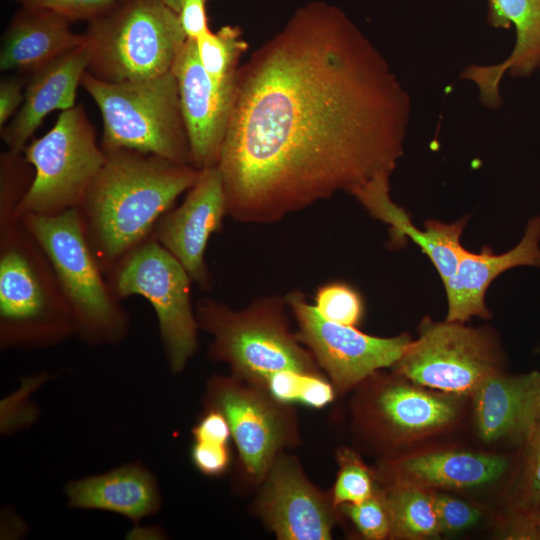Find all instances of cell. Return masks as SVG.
Instances as JSON below:
<instances>
[{"label": "cell", "mask_w": 540, "mask_h": 540, "mask_svg": "<svg viewBox=\"0 0 540 540\" xmlns=\"http://www.w3.org/2000/svg\"><path fill=\"white\" fill-rule=\"evenodd\" d=\"M410 113L408 92L349 17L307 4L237 70L217 163L227 215L278 222L391 176Z\"/></svg>", "instance_id": "cell-1"}, {"label": "cell", "mask_w": 540, "mask_h": 540, "mask_svg": "<svg viewBox=\"0 0 540 540\" xmlns=\"http://www.w3.org/2000/svg\"><path fill=\"white\" fill-rule=\"evenodd\" d=\"M104 151L105 162L79 210L90 247L107 275L151 235L200 170L134 149Z\"/></svg>", "instance_id": "cell-2"}, {"label": "cell", "mask_w": 540, "mask_h": 540, "mask_svg": "<svg viewBox=\"0 0 540 540\" xmlns=\"http://www.w3.org/2000/svg\"><path fill=\"white\" fill-rule=\"evenodd\" d=\"M76 333L46 254L17 211L0 212V344L35 349Z\"/></svg>", "instance_id": "cell-3"}, {"label": "cell", "mask_w": 540, "mask_h": 540, "mask_svg": "<svg viewBox=\"0 0 540 540\" xmlns=\"http://www.w3.org/2000/svg\"><path fill=\"white\" fill-rule=\"evenodd\" d=\"M22 218L49 259L76 333L92 345L121 341L129 317L90 247L79 208Z\"/></svg>", "instance_id": "cell-4"}, {"label": "cell", "mask_w": 540, "mask_h": 540, "mask_svg": "<svg viewBox=\"0 0 540 540\" xmlns=\"http://www.w3.org/2000/svg\"><path fill=\"white\" fill-rule=\"evenodd\" d=\"M87 71L110 82L149 79L172 69L187 40L163 0H122L82 34Z\"/></svg>", "instance_id": "cell-5"}, {"label": "cell", "mask_w": 540, "mask_h": 540, "mask_svg": "<svg viewBox=\"0 0 540 540\" xmlns=\"http://www.w3.org/2000/svg\"><path fill=\"white\" fill-rule=\"evenodd\" d=\"M80 85L101 112L103 150L134 149L193 166L172 69L120 82L98 79L86 70Z\"/></svg>", "instance_id": "cell-6"}, {"label": "cell", "mask_w": 540, "mask_h": 540, "mask_svg": "<svg viewBox=\"0 0 540 540\" xmlns=\"http://www.w3.org/2000/svg\"><path fill=\"white\" fill-rule=\"evenodd\" d=\"M285 298L266 296L247 308L234 310L213 299H201L196 307L199 327L213 337L210 354L256 380L291 370L312 374L309 355L289 333Z\"/></svg>", "instance_id": "cell-7"}, {"label": "cell", "mask_w": 540, "mask_h": 540, "mask_svg": "<svg viewBox=\"0 0 540 540\" xmlns=\"http://www.w3.org/2000/svg\"><path fill=\"white\" fill-rule=\"evenodd\" d=\"M22 153L34 177L18 206L21 216L79 208L106 157L82 104L61 111L54 126Z\"/></svg>", "instance_id": "cell-8"}, {"label": "cell", "mask_w": 540, "mask_h": 540, "mask_svg": "<svg viewBox=\"0 0 540 540\" xmlns=\"http://www.w3.org/2000/svg\"><path fill=\"white\" fill-rule=\"evenodd\" d=\"M119 299L142 296L157 316L171 369L181 371L197 349L191 278L182 264L152 235L123 256L107 273Z\"/></svg>", "instance_id": "cell-9"}, {"label": "cell", "mask_w": 540, "mask_h": 540, "mask_svg": "<svg viewBox=\"0 0 540 540\" xmlns=\"http://www.w3.org/2000/svg\"><path fill=\"white\" fill-rule=\"evenodd\" d=\"M418 333L394 365L411 383L470 396L481 382L501 371V353L486 329L425 317Z\"/></svg>", "instance_id": "cell-10"}, {"label": "cell", "mask_w": 540, "mask_h": 540, "mask_svg": "<svg viewBox=\"0 0 540 540\" xmlns=\"http://www.w3.org/2000/svg\"><path fill=\"white\" fill-rule=\"evenodd\" d=\"M284 298L298 323L297 339L311 349L339 389L351 387L377 369L394 366L411 342L408 334L381 338L329 321L300 291Z\"/></svg>", "instance_id": "cell-11"}, {"label": "cell", "mask_w": 540, "mask_h": 540, "mask_svg": "<svg viewBox=\"0 0 540 540\" xmlns=\"http://www.w3.org/2000/svg\"><path fill=\"white\" fill-rule=\"evenodd\" d=\"M227 215L222 175L217 166L201 169L194 185L176 208L167 211L151 235L185 268L203 290L212 285L205 252L212 234Z\"/></svg>", "instance_id": "cell-12"}, {"label": "cell", "mask_w": 540, "mask_h": 540, "mask_svg": "<svg viewBox=\"0 0 540 540\" xmlns=\"http://www.w3.org/2000/svg\"><path fill=\"white\" fill-rule=\"evenodd\" d=\"M192 165L217 166L232 111L235 78L215 83L200 63L196 42L187 38L172 66Z\"/></svg>", "instance_id": "cell-13"}, {"label": "cell", "mask_w": 540, "mask_h": 540, "mask_svg": "<svg viewBox=\"0 0 540 540\" xmlns=\"http://www.w3.org/2000/svg\"><path fill=\"white\" fill-rule=\"evenodd\" d=\"M470 396L475 426L483 441L524 444L540 419V371L517 375L497 372Z\"/></svg>", "instance_id": "cell-14"}, {"label": "cell", "mask_w": 540, "mask_h": 540, "mask_svg": "<svg viewBox=\"0 0 540 540\" xmlns=\"http://www.w3.org/2000/svg\"><path fill=\"white\" fill-rule=\"evenodd\" d=\"M519 266L540 268V216L527 222L519 243L507 252L494 254L489 247L480 253L465 251L456 271L444 284L446 320L466 322L472 317L490 318L485 295L490 284L503 272Z\"/></svg>", "instance_id": "cell-15"}, {"label": "cell", "mask_w": 540, "mask_h": 540, "mask_svg": "<svg viewBox=\"0 0 540 540\" xmlns=\"http://www.w3.org/2000/svg\"><path fill=\"white\" fill-rule=\"evenodd\" d=\"M87 67L88 56L82 44L28 74L23 103L0 130L7 150L22 153L49 113L76 105L77 87Z\"/></svg>", "instance_id": "cell-16"}, {"label": "cell", "mask_w": 540, "mask_h": 540, "mask_svg": "<svg viewBox=\"0 0 540 540\" xmlns=\"http://www.w3.org/2000/svg\"><path fill=\"white\" fill-rule=\"evenodd\" d=\"M487 20L495 28L513 26L515 45L502 62L470 65L461 77L477 86L487 108H497L502 103L499 85L506 73L529 77L540 68V0H488Z\"/></svg>", "instance_id": "cell-17"}, {"label": "cell", "mask_w": 540, "mask_h": 540, "mask_svg": "<svg viewBox=\"0 0 540 540\" xmlns=\"http://www.w3.org/2000/svg\"><path fill=\"white\" fill-rule=\"evenodd\" d=\"M262 509L280 539L331 538V518L323 499L288 461H280L272 467Z\"/></svg>", "instance_id": "cell-18"}, {"label": "cell", "mask_w": 540, "mask_h": 540, "mask_svg": "<svg viewBox=\"0 0 540 540\" xmlns=\"http://www.w3.org/2000/svg\"><path fill=\"white\" fill-rule=\"evenodd\" d=\"M390 176L381 175L356 189L352 195L375 218L391 225L394 238L408 237L428 256L445 284L456 271L466 249L460 237L467 222L464 217L453 223L429 220L426 230L414 226L408 214L390 198Z\"/></svg>", "instance_id": "cell-19"}, {"label": "cell", "mask_w": 540, "mask_h": 540, "mask_svg": "<svg viewBox=\"0 0 540 540\" xmlns=\"http://www.w3.org/2000/svg\"><path fill=\"white\" fill-rule=\"evenodd\" d=\"M71 23L50 10L22 7L2 36L1 72L29 74L81 46L82 34L74 33Z\"/></svg>", "instance_id": "cell-20"}, {"label": "cell", "mask_w": 540, "mask_h": 540, "mask_svg": "<svg viewBox=\"0 0 540 540\" xmlns=\"http://www.w3.org/2000/svg\"><path fill=\"white\" fill-rule=\"evenodd\" d=\"M215 384L211 399L229 422L243 464L253 475H263L281 439L275 413L251 392L220 381Z\"/></svg>", "instance_id": "cell-21"}, {"label": "cell", "mask_w": 540, "mask_h": 540, "mask_svg": "<svg viewBox=\"0 0 540 540\" xmlns=\"http://www.w3.org/2000/svg\"><path fill=\"white\" fill-rule=\"evenodd\" d=\"M65 490L74 508L106 510L133 521L155 513L160 506L155 478L138 464L72 481Z\"/></svg>", "instance_id": "cell-22"}, {"label": "cell", "mask_w": 540, "mask_h": 540, "mask_svg": "<svg viewBox=\"0 0 540 540\" xmlns=\"http://www.w3.org/2000/svg\"><path fill=\"white\" fill-rule=\"evenodd\" d=\"M508 467L502 455L461 450L412 455L393 465L396 482L426 489H469L499 479Z\"/></svg>", "instance_id": "cell-23"}, {"label": "cell", "mask_w": 540, "mask_h": 540, "mask_svg": "<svg viewBox=\"0 0 540 540\" xmlns=\"http://www.w3.org/2000/svg\"><path fill=\"white\" fill-rule=\"evenodd\" d=\"M412 384L390 385L379 394L378 410L394 430L419 436L438 431L458 418L461 396Z\"/></svg>", "instance_id": "cell-24"}, {"label": "cell", "mask_w": 540, "mask_h": 540, "mask_svg": "<svg viewBox=\"0 0 540 540\" xmlns=\"http://www.w3.org/2000/svg\"><path fill=\"white\" fill-rule=\"evenodd\" d=\"M384 497L391 519L390 534L405 539H425L442 532L430 489L395 482Z\"/></svg>", "instance_id": "cell-25"}, {"label": "cell", "mask_w": 540, "mask_h": 540, "mask_svg": "<svg viewBox=\"0 0 540 540\" xmlns=\"http://www.w3.org/2000/svg\"><path fill=\"white\" fill-rule=\"evenodd\" d=\"M195 42L200 63L215 83L235 78L239 57L246 48L237 27L224 26L216 33L207 30Z\"/></svg>", "instance_id": "cell-26"}, {"label": "cell", "mask_w": 540, "mask_h": 540, "mask_svg": "<svg viewBox=\"0 0 540 540\" xmlns=\"http://www.w3.org/2000/svg\"><path fill=\"white\" fill-rule=\"evenodd\" d=\"M315 308L327 320L356 327L364 314L361 294L351 285L334 281L318 288Z\"/></svg>", "instance_id": "cell-27"}, {"label": "cell", "mask_w": 540, "mask_h": 540, "mask_svg": "<svg viewBox=\"0 0 540 540\" xmlns=\"http://www.w3.org/2000/svg\"><path fill=\"white\" fill-rule=\"evenodd\" d=\"M523 445L524 457L512 513L531 514L540 506V419Z\"/></svg>", "instance_id": "cell-28"}, {"label": "cell", "mask_w": 540, "mask_h": 540, "mask_svg": "<svg viewBox=\"0 0 540 540\" xmlns=\"http://www.w3.org/2000/svg\"><path fill=\"white\" fill-rule=\"evenodd\" d=\"M340 471L334 486L335 505L356 504L373 491V482L367 467L353 452L344 450L339 455Z\"/></svg>", "instance_id": "cell-29"}, {"label": "cell", "mask_w": 540, "mask_h": 540, "mask_svg": "<svg viewBox=\"0 0 540 540\" xmlns=\"http://www.w3.org/2000/svg\"><path fill=\"white\" fill-rule=\"evenodd\" d=\"M344 511L367 539H384L391 533V519L384 495L373 493L356 504H345Z\"/></svg>", "instance_id": "cell-30"}, {"label": "cell", "mask_w": 540, "mask_h": 540, "mask_svg": "<svg viewBox=\"0 0 540 540\" xmlns=\"http://www.w3.org/2000/svg\"><path fill=\"white\" fill-rule=\"evenodd\" d=\"M22 7L46 9L69 20L91 21L117 6L122 0H15Z\"/></svg>", "instance_id": "cell-31"}, {"label": "cell", "mask_w": 540, "mask_h": 540, "mask_svg": "<svg viewBox=\"0 0 540 540\" xmlns=\"http://www.w3.org/2000/svg\"><path fill=\"white\" fill-rule=\"evenodd\" d=\"M433 495L442 532H459L479 521L480 510L468 502L441 492Z\"/></svg>", "instance_id": "cell-32"}, {"label": "cell", "mask_w": 540, "mask_h": 540, "mask_svg": "<svg viewBox=\"0 0 540 540\" xmlns=\"http://www.w3.org/2000/svg\"><path fill=\"white\" fill-rule=\"evenodd\" d=\"M191 456L197 469L207 475H219L229 464L226 444L195 441Z\"/></svg>", "instance_id": "cell-33"}, {"label": "cell", "mask_w": 540, "mask_h": 540, "mask_svg": "<svg viewBox=\"0 0 540 540\" xmlns=\"http://www.w3.org/2000/svg\"><path fill=\"white\" fill-rule=\"evenodd\" d=\"M231 429L226 416L218 409L207 412L193 429L195 441L226 444Z\"/></svg>", "instance_id": "cell-34"}, {"label": "cell", "mask_w": 540, "mask_h": 540, "mask_svg": "<svg viewBox=\"0 0 540 540\" xmlns=\"http://www.w3.org/2000/svg\"><path fill=\"white\" fill-rule=\"evenodd\" d=\"M26 81L20 76L3 77L0 81V130L17 113L24 100Z\"/></svg>", "instance_id": "cell-35"}, {"label": "cell", "mask_w": 540, "mask_h": 540, "mask_svg": "<svg viewBox=\"0 0 540 540\" xmlns=\"http://www.w3.org/2000/svg\"><path fill=\"white\" fill-rule=\"evenodd\" d=\"M208 0H183L178 13L181 26L189 39H196L209 30L206 15Z\"/></svg>", "instance_id": "cell-36"}, {"label": "cell", "mask_w": 540, "mask_h": 540, "mask_svg": "<svg viewBox=\"0 0 540 540\" xmlns=\"http://www.w3.org/2000/svg\"><path fill=\"white\" fill-rule=\"evenodd\" d=\"M305 374L283 370L272 374L266 382L277 400L295 401L299 399Z\"/></svg>", "instance_id": "cell-37"}, {"label": "cell", "mask_w": 540, "mask_h": 540, "mask_svg": "<svg viewBox=\"0 0 540 540\" xmlns=\"http://www.w3.org/2000/svg\"><path fill=\"white\" fill-rule=\"evenodd\" d=\"M333 399L332 387L313 374H305L299 401L316 408L323 407Z\"/></svg>", "instance_id": "cell-38"}, {"label": "cell", "mask_w": 540, "mask_h": 540, "mask_svg": "<svg viewBox=\"0 0 540 540\" xmlns=\"http://www.w3.org/2000/svg\"><path fill=\"white\" fill-rule=\"evenodd\" d=\"M510 539H540V506L531 514L512 513L507 528Z\"/></svg>", "instance_id": "cell-39"}, {"label": "cell", "mask_w": 540, "mask_h": 540, "mask_svg": "<svg viewBox=\"0 0 540 540\" xmlns=\"http://www.w3.org/2000/svg\"><path fill=\"white\" fill-rule=\"evenodd\" d=\"M172 10L179 13L183 0H163Z\"/></svg>", "instance_id": "cell-40"}, {"label": "cell", "mask_w": 540, "mask_h": 540, "mask_svg": "<svg viewBox=\"0 0 540 540\" xmlns=\"http://www.w3.org/2000/svg\"><path fill=\"white\" fill-rule=\"evenodd\" d=\"M535 353H538V354H540V343H539V345H538V346L536 347V349H535Z\"/></svg>", "instance_id": "cell-41"}]
</instances>
